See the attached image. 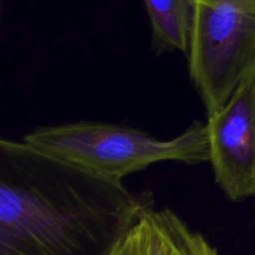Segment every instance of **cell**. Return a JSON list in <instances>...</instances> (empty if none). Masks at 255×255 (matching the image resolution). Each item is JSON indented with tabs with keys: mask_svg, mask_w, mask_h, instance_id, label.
Here are the masks:
<instances>
[{
	"mask_svg": "<svg viewBox=\"0 0 255 255\" xmlns=\"http://www.w3.org/2000/svg\"><path fill=\"white\" fill-rule=\"evenodd\" d=\"M149 207V191L0 141V255H112Z\"/></svg>",
	"mask_w": 255,
	"mask_h": 255,
	"instance_id": "cell-1",
	"label": "cell"
},
{
	"mask_svg": "<svg viewBox=\"0 0 255 255\" xmlns=\"http://www.w3.org/2000/svg\"><path fill=\"white\" fill-rule=\"evenodd\" d=\"M21 141L40 153L119 182L158 162H209L208 129L201 122H193L171 139L157 138L131 127L82 121L39 127Z\"/></svg>",
	"mask_w": 255,
	"mask_h": 255,
	"instance_id": "cell-2",
	"label": "cell"
},
{
	"mask_svg": "<svg viewBox=\"0 0 255 255\" xmlns=\"http://www.w3.org/2000/svg\"><path fill=\"white\" fill-rule=\"evenodd\" d=\"M187 56L191 81L211 116L255 74V0H194Z\"/></svg>",
	"mask_w": 255,
	"mask_h": 255,
	"instance_id": "cell-3",
	"label": "cell"
},
{
	"mask_svg": "<svg viewBox=\"0 0 255 255\" xmlns=\"http://www.w3.org/2000/svg\"><path fill=\"white\" fill-rule=\"evenodd\" d=\"M206 125L217 184L233 202L255 197V74Z\"/></svg>",
	"mask_w": 255,
	"mask_h": 255,
	"instance_id": "cell-4",
	"label": "cell"
},
{
	"mask_svg": "<svg viewBox=\"0 0 255 255\" xmlns=\"http://www.w3.org/2000/svg\"><path fill=\"white\" fill-rule=\"evenodd\" d=\"M151 255H218L202 234L193 232L168 208L143 212Z\"/></svg>",
	"mask_w": 255,
	"mask_h": 255,
	"instance_id": "cell-5",
	"label": "cell"
},
{
	"mask_svg": "<svg viewBox=\"0 0 255 255\" xmlns=\"http://www.w3.org/2000/svg\"><path fill=\"white\" fill-rule=\"evenodd\" d=\"M151 20V47L156 55L188 51L194 0H143Z\"/></svg>",
	"mask_w": 255,
	"mask_h": 255,
	"instance_id": "cell-6",
	"label": "cell"
},
{
	"mask_svg": "<svg viewBox=\"0 0 255 255\" xmlns=\"http://www.w3.org/2000/svg\"><path fill=\"white\" fill-rule=\"evenodd\" d=\"M143 214V213H142ZM142 214L126 234L112 255H151L148 234Z\"/></svg>",
	"mask_w": 255,
	"mask_h": 255,
	"instance_id": "cell-7",
	"label": "cell"
}]
</instances>
